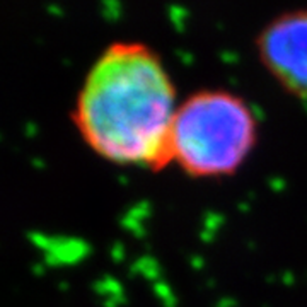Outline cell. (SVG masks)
Returning <instances> with one entry per match:
<instances>
[{"label": "cell", "instance_id": "cell-2", "mask_svg": "<svg viewBox=\"0 0 307 307\" xmlns=\"http://www.w3.org/2000/svg\"><path fill=\"white\" fill-rule=\"evenodd\" d=\"M258 138L251 108L229 90L206 89L180 102L171 130V164L193 178L236 172Z\"/></svg>", "mask_w": 307, "mask_h": 307}, {"label": "cell", "instance_id": "cell-3", "mask_svg": "<svg viewBox=\"0 0 307 307\" xmlns=\"http://www.w3.org/2000/svg\"><path fill=\"white\" fill-rule=\"evenodd\" d=\"M260 62L287 92L307 99V9L276 16L256 38Z\"/></svg>", "mask_w": 307, "mask_h": 307}, {"label": "cell", "instance_id": "cell-1", "mask_svg": "<svg viewBox=\"0 0 307 307\" xmlns=\"http://www.w3.org/2000/svg\"><path fill=\"white\" fill-rule=\"evenodd\" d=\"M178 106L157 53L136 41H118L104 48L86 74L74 122L99 157L159 171L171 164Z\"/></svg>", "mask_w": 307, "mask_h": 307}]
</instances>
